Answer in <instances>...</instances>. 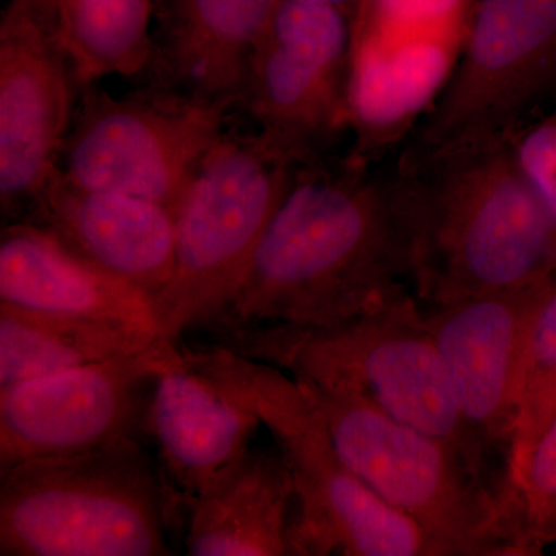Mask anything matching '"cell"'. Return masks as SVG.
I'll return each mask as SVG.
<instances>
[{
	"label": "cell",
	"mask_w": 556,
	"mask_h": 556,
	"mask_svg": "<svg viewBox=\"0 0 556 556\" xmlns=\"http://www.w3.org/2000/svg\"><path fill=\"white\" fill-rule=\"evenodd\" d=\"M419 305L393 174H371L357 156L321 159L300 169L239 283L185 338L334 327Z\"/></svg>",
	"instance_id": "1"
},
{
	"label": "cell",
	"mask_w": 556,
	"mask_h": 556,
	"mask_svg": "<svg viewBox=\"0 0 556 556\" xmlns=\"http://www.w3.org/2000/svg\"><path fill=\"white\" fill-rule=\"evenodd\" d=\"M424 308L515 291L556 274V222L510 141L394 166Z\"/></svg>",
	"instance_id": "2"
},
{
	"label": "cell",
	"mask_w": 556,
	"mask_h": 556,
	"mask_svg": "<svg viewBox=\"0 0 556 556\" xmlns=\"http://www.w3.org/2000/svg\"><path fill=\"white\" fill-rule=\"evenodd\" d=\"M424 306L334 327H262L193 336L325 390L362 399L399 422L447 442L514 501L508 468L464 416L424 324Z\"/></svg>",
	"instance_id": "3"
},
{
	"label": "cell",
	"mask_w": 556,
	"mask_h": 556,
	"mask_svg": "<svg viewBox=\"0 0 556 556\" xmlns=\"http://www.w3.org/2000/svg\"><path fill=\"white\" fill-rule=\"evenodd\" d=\"M177 346L186 367L258 417L285 456L294 484L291 556H447L351 470L298 379L207 340Z\"/></svg>",
	"instance_id": "4"
},
{
	"label": "cell",
	"mask_w": 556,
	"mask_h": 556,
	"mask_svg": "<svg viewBox=\"0 0 556 556\" xmlns=\"http://www.w3.org/2000/svg\"><path fill=\"white\" fill-rule=\"evenodd\" d=\"M169 530L141 439L0 471V556H166Z\"/></svg>",
	"instance_id": "5"
},
{
	"label": "cell",
	"mask_w": 556,
	"mask_h": 556,
	"mask_svg": "<svg viewBox=\"0 0 556 556\" xmlns=\"http://www.w3.org/2000/svg\"><path fill=\"white\" fill-rule=\"evenodd\" d=\"M298 380L351 470L445 555L529 556L517 507L455 447L362 399Z\"/></svg>",
	"instance_id": "6"
},
{
	"label": "cell",
	"mask_w": 556,
	"mask_h": 556,
	"mask_svg": "<svg viewBox=\"0 0 556 556\" xmlns=\"http://www.w3.org/2000/svg\"><path fill=\"white\" fill-rule=\"evenodd\" d=\"M308 163L313 161L266 131H225L177 212L174 273L153 299L164 343L177 345L239 283Z\"/></svg>",
	"instance_id": "7"
},
{
	"label": "cell",
	"mask_w": 556,
	"mask_h": 556,
	"mask_svg": "<svg viewBox=\"0 0 556 556\" xmlns=\"http://www.w3.org/2000/svg\"><path fill=\"white\" fill-rule=\"evenodd\" d=\"M556 94V0H477L459 61L399 163L510 141Z\"/></svg>",
	"instance_id": "8"
},
{
	"label": "cell",
	"mask_w": 556,
	"mask_h": 556,
	"mask_svg": "<svg viewBox=\"0 0 556 556\" xmlns=\"http://www.w3.org/2000/svg\"><path fill=\"white\" fill-rule=\"evenodd\" d=\"M229 108L148 86L113 98L80 90L62 150V174L83 188L126 193L177 214L225 130Z\"/></svg>",
	"instance_id": "9"
},
{
	"label": "cell",
	"mask_w": 556,
	"mask_h": 556,
	"mask_svg": "<svg viewBox=\"0 0 556 556\" xmlns=\"http://www.w3.org/2000/svg\"><path fill=\"white\" fill-rule=\"evenodd\" d=\"M351 16L313 0H278L252 54L239 105L306 161L354 127Z\"/></svg>",
	"instance_id": "10"
},
{
	"label": "cell",
	"mask_w": 556,
	"mask_h": 556,
	"mask_svg": "<svg viewBox=\"0 0 556 556\" xmlns=\"http://www.w3.org/2000/svg\"><path fill=\"white\" fill-rule=\"evenodd\" d=\"M159 343L56 375L0 387V471L141 439L156 376L177 356Z\"/></svg>",
	"instance_id": "11"
},
{
	"label": "cell",
	"mask_w": 556,
	"mask_h": 556,
	"mask_svg": "<svg viewBox=\"0 0 556 556\" xmlns=\"http://www.w3.org/2000/svg\"><path fill=\"white\" fill-rule=\"evenodd\" d=\"M80 87L38 0H7L0 16V207L22 222L60 169Z\"/></svg>",
	"instance_id": "12"
},
{
	"label": "cell",
	"mask_w": 556,
	"mask_h": 556,
	"mask_svg": "<svg viewBox=\"0 0 556 556\" xmlns=\"http://www.w3.org/2000/svg\"><path fill=\"white\" fill-rule=\"evenodd\" d=\"M551 278L424 308V324L444 358L464 416L506 464L508 477L522 348Z\"/></svg>",
	"instance_id": "13"
},
{
	"label": "cell",
	"mask_w": 556,
	"mask_h": 556,
	"mask_svg": "<svg viewBox=\"0 0 556 556\" xmlns=\"http://www.w3.org/2000/svg\"><path fill=\"white\" fill-rule=\"evenodd\" d=\"M258 427L254 413L186 367L177 351L153 382L142 427L170 527L185 529L190 508L243 459Z\"/></svg>",
	"instance_id": "14"
},
{
	"label": "cell",
	"mask_w": 556,
	"mask_h": 556,
	"mask_svg": "<svg viewBox=\"0 0 556 556\" xmlns=\"http://www.w3.org/2000/svg\"><path fill=\"white\" fill-rule=\"evenodd\" d=\"M22 222L53 232L68 248L155 299L174 273L177 214L153 201L89 189L61 169L39 190Z\"/></svg>",
	"instance_id": "15"
},
{
	"label": "cell",
	"mask_w": 556,
	"mask_h": 556,
	"mask_svg": "<svg viewBox=\"0 0 556 556\" xmlns=\"http://www.w3.org/2000/svg\"><path fill=\"white\" fill-rule=\"evenodd\" d=\"M278 0H155L149 86L239 105Z\"/></svg>",
	"instance_id": "16"
},
{
	"label": "cell",
	"mask_w": 556,
	"mask_h": 556,
	"mask_svg": "<svg viewBox=\"0 0 556 556\" xmlns=\"http://www.w3.org/2000/svg\"><path fill=\"white\" fill-rule=\"evenodd\" d=\"M0 303L58 316L108 318L159 334L148 292L30 222L9 223L0 233Z\"/></svg>",
	"instance_id": "17"
},
{
	"label": "cell",
	"mask_w": 556,
	"mask_h": 556,
	"mask_svg": "<svg viewBox=\"0 0 556 556\" xmlns=\"http://www.w3.org/2000/svg\"><path fill=\"white\" fill-rule=\"evenodd\" d=\"M292 514L294 484L280 448H249L190 508L186 554L291 556Z\"/></svg>",
	"instance_id": "18"
},
{
	"label": "cell",
	"mask_w": 556,
	"mask_h": 556,
	"mask_svg": "<svg viewBox=\"0 0 556 556\" xmlns=\"http://www.w3.org/2000/svg\"><path fill=\"white\" fill-rule=\"evenodd\" d=\"M159 343L156 332L124 321L0 303V387L130 356Z\"/></svg>",
	"instance_id": "19"
},
{
	"label": "cell",
	"mask_w": 556,
	"mask_h": 556,
	"mask_svg": "<svg viewBox=\"0 0 556 556\" xmlns=\"http://www.w3.org/2000/svg\"><path fill=\"white\" fill-rule=\"evenodd\" d=\"M80 90L105 76H137L152 56L155 0H38Z\"/></svg>",
	"instance_id": "20"
},
{
	"label": "cell",
	"mask_w": 556,
	"mask_h": 556,
	"mask_svg": "<svg viewBox=\"0 0 556 556\" xmlns=\"http://www.w3.org/2000/svg\"><path fill=\"white\" fill-rule=\"evenodd\" d=\"M556 415V274L548 280L527 329L519 367L517 420L510 456L514 492L527 459ZM518 504V503H517Z\"/></svg>",
	"instance_id": "21"
},
{
	"label": "cell",
	"mask_w": 556,
	"mask_h": 556,
	"mask_svg": "<svg viewBox=\"0 0 556 556\" xmlns=\"http://www.w3.org/2000/svg\"><path fill=\"white\" fill-rule=\"evenodd\" d=\"M515 495L527 555L556 546V415L530 453Z\"/></svg>",
	"instance_id": "22"
},
{
	"label": "cell",
	"mask_w": 556,
	"mask_h": 556,
	"mask_svg": "<svg viewBox=\"0 0 556 556\" xmlns=\"http://www.w3.org/2000/svg\"><path fill=\"white\" fill-rule=\"evenodd\" d=\"M475 7L477 3L470 0H361L353 17L364 24L417 25L426 31H438L441 25H453L473 16Z\"/></svg>",
	"instance_id": "23"
},
{
	"label": "cell",
	"mask_w": 556,
	"mask_h": 556,
	"mask_svg": "<svg viewBox=\"0 0 556 556\" xmlns=\"http://www.w3.org/2000/svg\"><path fill=\"white\" fill-rule=\"evenodd\" d=\"M522 174L556 222V108L511 139Z\"/></svg>",
	"instance_id": "24"
},
{
	"label": "cell",
	"mask_w": 556,
	"mask_h": 556,
	"mask_svg": "<svg viewBox=\"0 0 556 556\" xmlns=\"http://www.w3.org/2000/svg\"><path fill=\"white\" fill-rule=\"evenodd\" d=\"M313 2L329 3V5L339 7L340 10H343L346 14H350L351 20H353L354 13H356V9L361 0H313Z\"/></svg>",
	"instance_id": "25"
}]
</instances>
